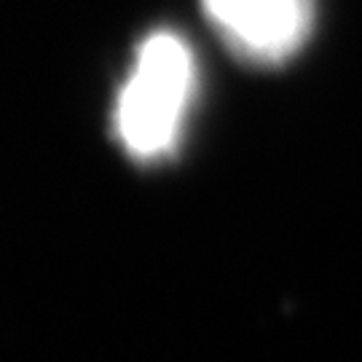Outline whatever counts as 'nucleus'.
Returning a JSON list of instances; mask_svg holds the SVG:
<instances>
[{"label": "nucleus", "instance_id": "nucleus-1", "mask_svg": "<svg viewBox=\"0 0 362 362\" xmlns=\"http://www.w3.org/2000/svg\"><path fill=\"white\" fill-rule=\"evenodd\" d=\"M196 94L194 52L177 33H153L140 43L132 73L118 91L116 137L137 161L175 151Z\"/></svg>", "mask_w": 362, "mask_h": 362}, {"label": "nucleus", "instance_id": "nucleus-2", "mask_svg": "<svg viewBox=\"0 0 362 362\" xmlns=\"http://www.w3.org/2000/svg\"><path fill=\"white\" fill-rule=\"evenodd\" d=\"M204 13L233 54L279 65L306 43L314 0H202Z\"/></svg>", "mask_w": 362, "mask_h": 362}]
</instances>
